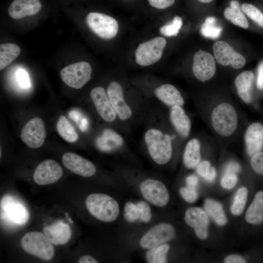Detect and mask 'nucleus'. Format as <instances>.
I'll use <instances>...</instances> for the list:
<instances>
[{"instance_id":"obj_1","label":"nucleus","mask_w":263,"mask_h":263,"mask_svg":"<svg viewBox=\"0 0 263 263\" xmlns=\"http://www.w3.org/2000/svg\"><path fill=\"white\" fill-rule=\"evenodd\" d=\"M144 140L152 160L159 165L168 163L172 155L171 139L168 134L156 129H150L145 134Z\"/></svg>"},{"instance_id":"obj_2","label":"nucleus","mask_w":263,"mask_h":263,"mask_svg":"<svg viewBox=\"0 0 263 263\" xmlns=\"http://www.w3.org/2000/svg\"><path fill=\"white\" fill-rule=\"evenodd\" d=\"M85 204L92 216L104 222L114 221L119 213V207L117 201L105 194H90L86 199Z\"/></svg>"},{"instance_id":"obj_3","label":"nucleus","mask_w":263,"mask_h":263,"mask_svg":"<svg viewBox=\"0 0 263 263\" xmlns=\"http://www.w3.org/2000/svg\"><path fill=\"white\" fill-rule=\"evenodd\" d=\"M211 122L214 130L219 134L223 136L231 135L238 125L236 111L229 103H221L213 109Z\"/></svg>"},{"instance_id":"obj_4","label":"nucleus","mask_w":263,"mask_h":263,"mask_svg":"<svg viewBox=\"0 0 263 263\" xmlns=\"http://www.w3.org/2000/svg\"><path fill=\"white\" fill-rule=\"evenodd\" d=\"M20 244L25 251L43 260H50L54 255L53 244L41 232L26 233L22 237Z\"/></svg>"},{"instance_id":"obj_5","label":"nucleus","mask_w":263,"mask_h":263,"mask_svg":"<svg viewBox=\"0 0 263 263\" xmlns=\"http://www.w3.org/2000/svg\"><path fill=\"white\" fill-rule=\"evenodd\" d=\"M90 29L99 37L109 39L114 38L119 30L117 20L112 17L98 12H91L86 16Z\"/></svg>"},{"instance_id":"obj_6","label":"nucleus","mask_w":263,"mask_h":263,"mask_svg":"<svg viewBox=\"0 0 263 263\" xmlns=\"http://www.w3.org/2000/svg\"><path fill=\"white\" fill-rule=\"evenodd\" d=\"M167 44L166 39L157 37L139 44L135 51V61L139 65L148 66L158 61Z\"/></svg>"},{"instance_id":"obj_7","label":"nucleus","mask_w":263,"mask_h":263,"mask_svg":"<svg viewBox=\"0 0 263 263\" xmlns=\"http://www.w3.org/2000/svg\"><path fill=\"white\" fill-rule=\"evenodd\" d=\"M92 71L89 63L80 61L63 68L60 71V76L68 86L79 89L91 79Z\"/></svg>"},{"instance_id":"obj_8","label":"nucleus","mask_w":263,"mask_h":263,"mask_svg":"<svg viewBox=\"0 0 263 263\" xmlns=\"http://www.w3.org/2000/svg\"><path fill=\"white\" fill-rule=\"evenodd\" d=\"M20 138L29 148L41 147L46 138L45 126L43 120L36 117L28 121L21 131Z\"/></svg>"},{"instance_id":"obj_9","label":"nucleus","mask_w":263,"mask_h":263,"mask_svg":"<svg viewBox=\"0 0 263 263\" xmlns=\"http://www.w3.org/2000/svg\"><path fill=\"white\" fill-rule=\"evenodd\" d=\"M140 190L144 198L154 206L162 207L169 202V191L159 180L148 179L143 181L140 185Z\"/></svg>"},{"instance_id":"obj_10","label":"nucleus","mask_w":263,"mask_h":263,"mask_svg":"<svg viewBox=\"0 0 263 263\" xmlns=\"http://www.w3.org/2000/svg\"><path fill=\"white\" fill-rule=\"evenodd\" d=\"M212 49L215 58L220 65L224 66L230 65L233 68L238 69L243 68L245 64L244 57L235 51L225 41L215 42Z\"/></svg>"},{"instance_id":"obj_11","label":"nucleus","mask_w":263,"mask_h":263,"mask_svg":"<svg viewBox=\"0 0 263 263\" xmlns=\"http://www.w3.org/2000/svg\"><path fill=\"white\" fill-rule=\"evenodd\" d=\"M175 236L174 227L168 223H160L152 227L141 238L140 246L145 249H150L163 244Z\"/></svg>"},{"instance_id":"obj_12","label":"nucleus","mask_w":263,"mask_h":263,"mask_svg":"<svg viewBox=\"0 0 263 263\" xmlns=\"http://www.w3.org/2000/svg\"><path fill=\"white\" fill-rule=\"evenodd\" d=\"M216 69L215 59L210 53L200 50L194 54L192 71L197 79L203 82L209 80L215 75Z\"/></svg>"},{"instance_id":"obj_13","label":"nucleus","mask_w":263,"mask_h":263,"mask_svg":"<svg viewBox=\"0 0 263 263\" xmlns=\"http://www.w3.org/2000/svg\"><path fill=\"white\" fill-rule=\"evenodd\" d=\"M62 175L63 170L59 164L54 160L47 159L37 166L33 179L38 185H47L57 182Z\"/></svg>"},{"instance_id":"obj_14","label":"nucleus","mask_w":263,"mask_h":263,"mask_svg":"<svg viewBox=\"0 0 263 263\" xmlns=\"http://www.w3.org/2000/svg\"><path fill=\"white\" fill-rule=\"evenodd\" d=\"M107 95L112 107L121 120H127L132 116V111L124 99L123 89L119 83L115 81L111 82L107 87Z\"/></svg>"},{"instance_id":"obj_15","label":"nucleus","mask_w":263,"mask_h":263,"mask_svg":"<svg viewBox=\"0 0 263 263\" xmlns=\"http://www.w3.org/2000/svg\"><path fill=\"white\" fill-rule=\"evenodd\" d=\"M62 162L70 171L83 177H91L96 172L95 166L92 162L74 153H65Z\"/></svg>"},{"instance_id":"obj_16","label":"nucleus","mask_w":263,"mask_h":263,"mask_svg":"<svg viewBox=\"0 0 263 263\" xmlns=\"http://www.w3.org/2000/svg\"><path fill=\"white\" fill-rule=\"evenodd\" d=\"M185 221L194 229L199 239L205 240L207 238L209 219L205 211L197 207H190L185 212Z\"/></svg>"},{"instance_id":"obj_17","label":"nucleus","mask_w":263,"mask_h":263,"mask_svg":"<svg viewBox=\"0 0 263 263\" xmlns=\"http://www.w3.org/2000/svg\"><path fill=\"white\" fill-rule=\"evenodd\" d=\"M41 0H13L7 8L9 16L18 19L38 14L42 10Z\"/></svg>"},{"instance_id":"obj_18","label":"nucleus","mask_w":263,"mask_h":263,"mask_svg":"<svg viewBox=\"0 0 263 263\" xmlns=\"http://www.w3.org/2000/svg\"><path fill=\"white\" fill-rule=\"evenodd\" d=\"M90 96L97 112L103 120L111 122L115 119L117 114L104 88L100 86L94 88L91 91Z\"/></svg>"},{"instance_id":"obj_19","label":"nucleus","mask_w":263,"mask_h":263,"mask_svg":"<svg viewBox=\"0 0 263 263\" xmlns=\"http://www.w3.org/2000/svg\"><path fill=\"white\" fill-rule=\"evenodd\" d=\"M246 150L252 156L263 150V125L254 122L247 128L244 133Z\"/></svg>"},{"instance_id":"obj_20","label":"nucleus","mask_w":263,"mask_h":263,"mask_svg":"<svg viewBox=\"0 0 263 263\" xmlns=\"http://www.w3.org/2000/svg\"><path fill=\"white\" fill-rule=\"evenodd\" d=\"M43 232L48 239L55 245H63L71 239L72 231L69 225L59 221L43 228Z\"/></svg>"},{"instance_id":"obj_21","label":"nucleus","mask_w":263,"mask_h":263,"mask_svg":"<svg viewBox=\"0 0 263 263\" xmlns=\"http://www.w3.org/2000/svg\"><path fill=\"white\" fill-rule=\"evenodd\" d=\"M10 197H5L1 203V208L4 210L7 217L13 222L23 224L28 220L29 215L25 207L21 203L12 201Z\"/></svg>"},{"instance_id":"obj_22","label":"nucleus","mask_w":263,"mask_h":263,"mask_svg":"<svg viewBox=\"0 0 263 263\" xmlns=\"http://www.w3.org/2000/svg\"><path fill=\"white\" fill-rule=\"evenodd\" d=\"M246 222L254 226L263 224V189L258 190L247 208L245 214Z\"/></svg>"},{"instance_id":"obj_23","label":"nucleus","mask_w":263,"mask_h":263,"mask_svg":"<svg viewBox=\"0 0 263 263\" xmlns=\"http://www.w3.org/2000/svg\"><path fill=\"white\" fill-rule=\"evenodd\" d=\"M170 120L178 134L184 138L187 137L191 130V121L181 106L171 107Z\"/></svg>"},{"instance_id":"obj_24","label":"nucleus","mask_w":263,"mask_h":263,"mask_svg":"<svg viewBox=\"0 0 263 263\" xmlns=\"http://www.w3.org/2000/svg\"><path fill=\"white\" fill-rule=\"evenodd\" d=\"M155 96L163 103L169 106H183L184 100L180 91L173 85L164 84L155 89Z\"/></svg>"},{"instance_id":"obj_25","label":"nucleus","mask_w":263,"mask_h":263,"mask_svg":"<svg viewBox=\"0 0 263 263\" xmlns=\"http://www.w3.org/2000/svg\"><path fill=\"white\" fill-rule=\"evenodd\" d=\"M254 75L250 71H245L240 74L235 79V85L240 97L245 103L252 100V88Z\"/></svg>"},{"instance_id":"obj_26","label":"nucleus","mask_w":263,"mask_h":263,"mask_svg":"<svg viewBox=\"0 0 263 263\" xmlns=\"http://www.w3.org/2000/svg\"><path fill=\"white\" fill-rule=\"evenodd\" d=\"M122 137L111 129L105 130L96 140V145L103 151H110L122 145Z\"/></svg>"},{"instance_id":"obj_27","label":"nucleus","mask_w":263,"mask_h":263,"mask_svg":"<svg viewBox=\"0 0 263 263\" xmlns=\"http://www.w3.org/2000/svg\"><path fill=\"white\" fill-rule=\"evenodd\" d=\"M200 149V142L197 139L193 138L187 143L183 154V163L186 168L193 169L198 165L201 160Z\"/></svg>"},{"instance_id":"obj_28","label":"nucleus","mask_w":263,"mask_h":263,"mask_svg":"<svg viewBox=\"0 0 263 263\" xmlns=\"http://www.w3.org/2000/svg\"><path fill=\"white\" fill-rule=\"evenodd\" d=\"M229 5L230 6L224 10L225 18L235 25L244 29L247 28L249 26L248 20L241 11L239 2L233 0L230 2Z\"/></svg>"},{"instance_id":"obj_29","label":"nucleus","mask_w":263,"mask_h":263,"mask_svg":"<svg viewBox=\"0 0 263 263\" xmlns=\"http://www.w3.org/2000/svg\"><path fill=\"white\" fill-rule=\"evenodd\" d=\"M205 211L219 225H224L227 222V218L222 205L211 199H207L204 204Z\"/></svg>"},{"instance_id":"obj_30","label":"nucleus","mask_w":263,"mask_h":263,"mask_svg":"<svg viewBox=\"0 0 263 263\" xmlns=\"http://www.w3.org/2000/svg\"><path fill=\"white\" fill-rule=\"evenodd\" d=\"M19 47L12 43L0 45V70L1 71L12 62L19 55Z\"/></svg>"},{"instance_id":"obj_31","label":"nucleus","mask_w":263,"mask_h":263,"mask_svg":"<svg viewBox=\"0 0 263 263\" xmlns=\"http://www.w3.org/2000/svg\"><path fill=\"white\" fill-rule=\"evenodd\" d=\"M56 130L59 135L68 142L73 143L78 139V136L75 130L64 115L59 117L56 124Z\"/></svg>"},{"instance_id":"obj_32","label":"nucleus","mask_w":263,"mask_h":263,"mask_svg":"<svg viewBox=\"0 0 263 263\" xmlns=\"http://www.w3.org/2000/svg\"><path fill=\"white\" fill-rule=\"evenodd\" d=\"M169 244H163L149 249L146 253V259L150 263H166L167 255L169 250Z\"/></svg>"},{"instance_id":"obj_33","label":"nucleus","mask_w":263,"mask_h":263,"mask_svg":"<svg viewBox=\"0 0 263 263\" xmlns=\"http://www.w3.org/2000/svg\"><path fill=\"white\" fill-rule=\"evenodd\" d=\"M200 31L204 37L216 39L221 35L223 28L217 24V20L215 17H208L202 24Z\"/></svg>"},{"instance_id":"obj_34","label":"nucleus","mask_w":263,"mask_h":263,"mask_svg":"<svg viewBox=\"0 0 263 263\" xmlns=\"http://www.w3.org/2000/svg\"><path fill=\"white\" fill-rule=\"evenodd\" d=\"M247 188L242 187L237 191L230 207L231 213L234 215H239L244 211L248 196Z\"/></svg>"},{"instance_id":"obj_35","label":"nucleus","mask_w":263,"mask_h":263,"mask_svg":"<svg viewBox=\"0 0 263 263\" xmlns=\"http://www.w3.org/2000/svg\"><path fill=\"white\" fill-rule=\"evenodd\" d=\"M242 11L251 20L263 27V13L255 5L244 3L241 7Z\"/></svg>"},{"instance_id":"obj_36","label":"nucleus","mask_w":263,"mask_h":263,"mask_svg":"<svg viewBox=\"0 0 263 263\" xmlns=\"http://www.w3.org/2000/svg\"><path fill=\"white\" fill-rule=\"evenodd\" d=\"M183 25V20L180 16L174 17L171 22L162 26L160 29L161 34L166 37L176 36Z\"/></svg>"},{"instance_id":"obj_37","label":"nucleus","mask_w":263,"mask_h":263,"mask_svg":"<svg viewBox=\"0 0 263 263\" xmlns=\"http://www.w3.org/2000/svg\"><path fill=\"white\" fill-rule=\"evenodd\" d=\"M197 172L206 181L208 182H213L216 177L215 169L211 166L207 161H203L198 164L196 169Z\"/></svg>"},{"instance_id":"obj_38","label":"nucleus","mask_w":263,"mask_h":263,"mask_svg":"<svg viewBox=\"0 0 263 263\" xmlns=\"http://www.w3.org/2000/svg\"><path fill=\"white\" fill-rule=\"evenodd\" d=\"M68 115L82 132L87 131L89 126L88 120L79 110L76 109L71 110L69 112Z\"/></svg>"},{"instance_id":"obj_39","label":"nucleus","mask_w":263,"mask_h":263,"mask_svg":"<svg viewBox=\"0 0 263 263\" xmlns=\"http://www.w3.org/2000/svg\"><path fill=\"white\" fill-rule=\"evenodd\" d=\"M124 217L130 223H132L139 219V213L136 204L129 202L124 206Z\"/></svg>"},{"instance_id":"obj_40","label":"nucleus","mask_w":263,"mask_h":263,"mask_svg":"<svg viewBox=\"0 0 263 263\" xmlns=\"http://www.w3.org/2000/svg\"><path fill=\"white\" fill-rule=\"evenodd\" d=\"M250 164L255 173L263 177V150L251 156Z\"/></svg>"},{"instance_id":"obj_41","label":"nucleus","mask_w":263,"mask_h":263,"mask_svg":"<svg viewBox=\"0 0 263 263\" xmlns=\"http://www.w3.org/2000/svg\"><path fill=\"white\" fill-rule=\"evenodd\" d=\"M136 205L139 219L144 223H148L151 218V209L149 205L144 201L138 202Z\"/></svg>"},{"instance_id":"obj_42","label":"nucleus","mask_w":263,"mask_h":263,"mask_svg":"<svg viewBox=\"0 0 263 263\" xmlns=\"http://www.w3.org/2000/svg\"><path fill=\"white\" fill-rule=\"evenodd\" d=\"M179 192L182 197L188 203H193L198 198V193L196 189L188 186L181 188Z\"/></svg>"},{"instance_id":"obj_43","label":"nucleus","mask_w":263,"mask_h":263,"mask_svg":"<svg viewBox=\"0 0 263 263\" xmlns=\"http://www.w3.org/2000/svg\"><path fill=\"white\" fill-rule=\"evenodd\" d=\"M238 181V177L236 174L225 173L223 176L221 184L222 187L227 189L232 188Z\"/></svg>"},{"instance_id":"obj_44","label":"nucleus","mask_w":263,"mask_h":263,"mask_svg":"<svg viewBox=\"0 0 263 263\" xmlns=\"http://www.w3.org/2000/svg\"><path fill=\"white\" fill-rule=\"evenodd\" d=\"M17 79L19 85L23 89L30 87V80L27 72L24 69L18 70L16 73Z\"/></svg>"},{"instance_id":"obj_45","label":"nucleus","mask_w":263,"mask_h":263,"mask_svg":"<svg viewBox=\"0 0 263 263\" xmlns=\"http://www.w3.org/2000/svg\"><path fill=\"white\" fill-rule=\"evenodd\" d=\"M150 5L156 9H164L172 5L175 0H148Z\"/></svg>"},{"instance_id":"obj_46","label":"nucleus","mask_w":263,"mask_h":263,"mask_svg":"<svg viewBox=\"0 0 263 263\" xmlns=\"http://www.w3.org/2000/svg\"><path fill=\"white\" fill-rule=\"evenodd\" d=\"M256 86L258 90L263 91V61L258 66Z\"/></svg>"},{"instance_id":"obj_47","label":"nucleus","mask_w":263,"mask_h":263,"mask_svg":"<svg viewBox=\"0 0 263 263\" xmlns=\"http://www.w3.org/2000/svg\"><path fill=\"white\" fill-rule=\"evenodd\" d=\"M241 170V166L237 162L231 161L228 162L225 167V173H231L236 174Z\"/></svg>"},{"instance_id":"obj_48","label":"nucleus","mask_w":263,"mask_h":263,"mask_svg":"<svg viewBox=\"0 0 263 263\" xmlns=\"http://www.w3.org/2000/svg\"><path fill=\"white\" fill-rule=\"evenodd\" d=\"M225 263H244L245 259L238 255H231L227 256L224 260Z\"/></svg>"},{"instance_id":"obj_49","label":"nucleus","mask_w":263,"mask_h":263,"mask_svg":"<svg viewBox=\"0 0 263 263\" xmlns=\"http://www.w3.org/2000/svg\"><path fill=\"white\" fill-rule=\"evenodd\" d=\"M187 186L193 188H196L198 184V179L196 175H190L186 179Z\"/></svg>"},{"instance_id":"obj_50","label":"nucleus","mask_w":263,"mask_h":263,"mask_svg":"<svg viewBox=\"0 0 263 263\" xmlns=\"http://www.w3.org/2000/svg\"><path fill=\"white\" fill-rule=\"evenodd\" d=\"M79 263H97L98 262L93 257L89 255H84L78 260Z\"/></svg>"},{"instance_id":"obj_51","label":"nucleus","mask_w":263,"mask_h":263,"mask_svg":"<svg viewBox=\"0 0 263 263\" xmlns=\"http://www.w3.org/2000/svg\"><path fill=\"white\" fill-rule=\"evenodd\" d=\"M198 0L203 3H209L211 2L213 0Z\"/></svg>"}]
</instances>
